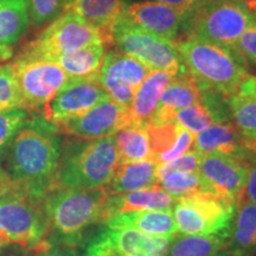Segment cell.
<instances>
[{"instance_id": "6da1fadb", "label": "cell", "mask_w": 256, "mask_h": 256, "mask_svg": "<svg viewBox=\"0 0 256 256\" xmlns=\"http://www.w3.org/2000/svg\"><path fill=\"white\" fill-rule=\"evenodd\" d=\"M52 126L46 121L28 120L4 148V170L11 183L40 197L56 186L62 159Z\"/></svg>"}, {"instance_id": "7a4b0ae2", "label": "cell", "mask_w": 256, "mask_h": 256, "mask_svg": "<svg viewBox=\"0 0 256 256\" xmlns=\"http://www.w3.org/2000/svg\"><path fill=\"white\" fill-rule=\"evenodd\" d=\"M108 194L104 188H51L43 204L49 226V242L74 247L84 230L104 220Z\"/></svg>"}, {"instance_id": "3957f363", "label": "cell", "mask_w": 256, "mask_h": 256, "mask_svg": "<svg viewBox=\"0 0 256 256\" xmlns=\"http://www.w3.org/2000/svg\"><path fill=\"white\" fill-rule=\"evenodd\" d=\"M174 46L200 92H212L229 98L249 76L247 64L229 48L194 37L176 40Z\"/></svg>"}, {"instance_id": "277c9868", "label": "cell", "mask_w": 256, "mask_h": 256, "mask_svg": "<svg viewBox=\"0 0 256 256\" xmlns=\"http://www.w3.org/2000/svg\"><path fill=\"white\" fill-rule=\"evenodd\" d=\"M44 197L10 184L0 196V247L17 244L31 252L49 248Z\"/></svg>"}, {"instance_id": "5b68a950", "label": "cell", "mask_w": 256, "mask_h": 256, "mask_svg": "<svg viewBox=\"0 0 256 256\" xmlns=\"http://www.w3.org/2000/svg\"><path fill=\"white\" fill-rule=\"evenodd\" d=\"M62 156L56 185L74 188H104L119 166L114 136L84 140Z\"/></svg>"}, {"instance_id": "8992f818", "label": "cell", "mask_w": 256, "mask_h": 256, "mask_svg": "<svg viewBox=\"0 0 256 256\" xmlns=\"http://www.w3.org/2000/svg\"><path fill=\"white\" fill-rule=\"evenodd\" d=\"M254 19L246 2L206 0L186 14L182 28L186 37L232 49Z\"/></svg>"}, {"instance_id": "52a82bcc", "label": "cell", "mask_w": 256, "mask_h": 256, "mask_svg": "<svg viewBox=\"0 0 256 256\" xmlns=\"http://www.w3.org/2000/svg\"><path fill=\"white\" fill-rule=\"evenodd\" d=\"M238 202L210 191H197L176 200L174 220L185 235H216L230 232Z\"/></svg>"}, {"instance_id": "ba28073f", "label": "cell", "mask_w": 256, "mask_h": 256, "mask_svg": "<svg viewBox=\"0 0 256 256\" xmlns=\"http://www.w3.org/2000/svg\"><path fill=\"white\" fill-rule=\"evenodd\" d=\"M112 46L151 70H162L174 76L185 70L174 43L133 24L124 12L113 28Z\"/></svg>"}, {"instance_id": "9c48e42d", "label": "cell", "mask_w": 256, "mask_h": 256, "mask_svg": "<svg viewBox=\"0 0 256 256\" xmlns=\"http://www.w3.org/2000/svg\"><path fill=\"white\" fill-rule=\"evenodd\" d=\"M23 108L40 112L52 100L69 76L60 64L22 51L11 62Z\"/></svg>"}, {"instance_id": "30bf717a", "label": "cell", "mask_w": 256, "mask_h": 256, "mask_svg": "<svg viewBox=\"0 0 256 256\" xmlns=\"http://www.w3.org/2000/svg\"><path fill=\"white\" fill-rule=\"evenodd\" d=\"M98 43H104L98 28L74 12L63 11L34 40L28 42L22 51L55 60Z\"/></svg>"}, {"instance_id": "8fae6325", "label": "cell", "mask_w": 256, "mask_h": 256, "mask_svg": "<svg viewBox=\"0 0 256 256\" xmlns=\"http://www.w3.org/2000/svg\"><path fill=\"white\" fill-rule=\"evenodd\" d=\"M174 238L104 226L89 240L83 256H165Z\"/></svg>"}, {"instance_id": "7c38bea8", "label": "cell", "mask_w": 256, "mask_h": 256, "mask_svg": "<svg viewBox=\"0 0 256 256\" xmlns=\"http://www.w3.org/2000/svg\"><path fill=\"white\" fill-rule=\"evenodd\" d=\"M150 72L151 69L138 60L112 50L102 60L98 82L112 101L130 110L138 89Z\"/></svg>"}, {"instance_id": "4fadbf2b", "label": "cell", "mask_w": 256, "mask_h": 256, "mask_svg": "<svg viewBox=\"0 0 256 256\" xmlns=\"http://www.w3.org/2000/svg\"><path fill=\"white\" fill-rule=\"evenodd\" d=\"M132 122V115L128 108L107 98L94 106L87 113L56 124L55 127L76 139L95 140L114 136Z\"/></svg>"}, {"instance_id": "5bb4252c", "label": "cell", "mask_w": 256, "mask_h": 256, "mask_svg": "<svg viewBox=\"0 0 256 256\" xmlns=\"http://www.w3.org/2000/svg\"><path fill=\"white\" fill-rule=\"evenodd\" d=\"M98 80L69 78L42 110L44 120L54 126L87 113L94 106L107 100Z\"/></svg>"}, {"instance_id": "9a60e30c", "label": "cell", "mask_w": 256, "mask_h": 256, "mask_svg": "<svg viewBox=\"0 0 256 256\" xmlns=\"http://www.w3.org/2000/svg\"><path fill=\"white\" fill-rule=\"evenodd\" d=\"M198 172L208 191L238 202L247 183V159L226 154H206L203 156Z\"/></svg>"}, {"instance_id": "2e32d148", "label": "cell", "mask_w": 256, "mask_h": 256, "mask_svg": "<svg viewBox=\"0 0 256 256\" xmlns=\"http://www.w3.org/2000/svg\"><path fill=\"white\" fill-rule=\"evenodd\" d=\"M124 14L133 24L174 43L186 14L158 2H138L124 6Z\"/></svg>"}, {"instance_id": "e0dca14e", "label": "cell", "mask_w": 256, "mask_h": 256, "mask_svg": "<svg viewBox=\"0 0 256 256\" xmlns=\"http://www.w3.org/2000/svg\"><path fill=\"white\" fill-rule=\"evenodd\" d=\"M194 150L202 156L226 154L242 159L249 156L244 139L230 121L215 122L198 133Z\"/></svg>"}, {"instance_id": "ac0fdd59", "label": "cell", "mask_w": 256, "mask_h": 256, "mask_svg": "<svg viewBox=\"0 0 256 256\" xmlns=\"http://www.w3.org/2000/svg\"><path fill=\"white\" fill-rule=\"evenodd\" d=\"M124 6V0H66L63 11L74 12L95 26L100 31L104 46H110L113 28Z\"/></svg>"}, {"instance_id": "d6986e66", "label": "cell", "mask_w": 256, "mask_h": 256, "mask_svg": "<svg viewBox=\"0 0 256 256\" xmlns=\"http://www.w3.org/2000/svg\"><path fill=\"white\" fill-rule=\"evenodd\" d=\"M102 223L110 228L136 229L147 235L160 238H174L179 234L172 210H145L115 214Z\"/></svg>"}, {"instance_id": "ffe728a7", "label": "cell", "mask_w": 256, "mask_h": 256, "mask_svg": "<svg viewBox=\"0 0 256 256\" xmlns=\"http://www.w3.org/2000/svg\"><path fill=\"white\" fill-rule=\"evenodd\" d=\"M200 102H202V94L196 80L184 70L172 80L162 92L154 114L148 122L164 124L174 121L177 112Z\"/></svg>"}, {"instance_id": "44dd1931", "label": "cell", "mask_w": 256, "mask_h": 256, "mask_svg": "<svg viewBox=\"0 0 256 256\" xmlns=\"http://www.w3.org/2000/svg\"><path fill=\"white\" fill-rule=\"evenodd\" d=\"M176 200H177L168 194L159 184L116 196H108L104 206V220L115 214L130 211L171 210Z\"/></svg>"}, {"instance_id": "7402d4cb", "label": "cell", "mask_w": 256, "mask_h": 256, "mask_svg": "<svg viewBox=\"0 0 256 256\" xmlns=\"http://www.w3.org/2000/svg\"><path fill=\"white\" fill-rule=\"evenodd\" d=\"M224 252L232 256H256V206L243 192L236 206Z\"/></svg>"}, {"instance_id": "603a6c76", "label": "cell", "mask_w": 256, "mask_h": 256, "mask_svg": "<svg viewBox=\"0 0 256 256\" xmlns=\"http://www.w3.org/2000/svg\"><path fill=\"white\" fill-rule=\"evenodd\" d=\"M174 78V74L162 70L150 72L138 89L130 108L133 122L145 124L152 119L162 92Z\"/></svg>"}, {"instance_id": "cb8c5ba5", "label": "cell", "mask_w": 256, "mask_h": 256, "mask_svg": "<svg viewBox=\"0 0 256 256\" xmlns=\"http://www.w3.org/2000/svg\"><path fill=\"white\" fill-rule=\"evenodd\" d=\"M159 162L153 160H139V162L119 164L114 177L104 188L108 196L127 194L142 190L156 184V166Z\"/></svg>"}, {"instance_id": "d4e9b609", "label": "cell", "mask_w": 256, "mask_h": 256, "mask_svg": "<svg viewBox=\"0 0 256 256\" xmlns=\"http://www.w3.org/2000/svg\"><path fill=\"white\" fill-rule=\"evenodd\" d=\"M31 26L26 0H0V44L14 48Z\"/></svg>"}, {"instance_id": "484cf974", "label": "cell", "mask_w": 256, "mask_h": 256, "mask_svg": "<svg viewBox=\"0 0 256 256\" xmlns=\"http://www.w3.org/2000/svg\"><path fill=\"white\" fill-rule=\"evenodd\" d=\"M104 57V44L98 43L60 56L55 62L60 64L69 78L98 80Z\"/></svg>"}, {"instance_id": "4316f807", "label": "cell", "mask_w": 256, "mask_h": 256, "mask_svg": "<svg viewBox=\"0 0 256 256\" xmlns=\"http://www.w3.org/2000/svg\"><path fill=\"white\" fill-rule=\"evenodd\" d=\"M229 119L238 130L249 154L256 150V98L250 92L238 90L228 100Z\"/></svg>"}, {"instance_id": "83f0119b", "label": "cell", "mask_w": 256, "mask_h": 256, "mask_svg": "<svg viewBox=\"0 0 256 256\" xmlns=\"http://www.w3.org/2000/svg\"><path fill=\"white\" fill-rule=\"evenodd\" d=\"M120 164L152 160L146 126L132 122L114 134Z\"/></svg>"}, {"instance_id": "f1b7e54d", "label": "cell", "mask_w": 256, "mask_h": 256, "mask_svg": "<svg viewBox=\"0 0 256 256\" xmlns=\"http://www.w3.org/2000/svg\"><path fill=\"white\" fill-rule=\"evenodd\" d=\"M230 232L174 238L165 256H214L224 250Z\"/></svg>"}, {"instance_id": "f546056e", "label": "cell", "mask_w": 256, "mask_h": 256, "mask_svg": "<svg viewBox=\"0 0 256 256\" xmlns=\"http://www.w3.org/2000/svg\"><path fill=\"white\" fill-rule=\"evenodd\" d=\"M159 184L172 197L178 198L197 191H208L200 172H174L160 179Z\"/></svg>"}, {"instance_id": "4dcf8cb0", "label": "cell", "mask_w": 256, "mask_h": 256, "mask_svg": "<svg viewBox=\"0 0 256 256\" xmlns=\"http://www.w3.org/2000/svg\"><path fill=\"white\" fill-rule=\"evenodd\" d=\"M153 162H158L160 154L168 151L177 140L180 126L176 121L164 124H145Z\"/></svg>"}, {"instance_id": "1f68e13d", "label": "cell", "mask_w": 256, "mask_h": 256, "mask_svg": "<svg viewBox=\"0 0 256 256\" xmlns=\"http://www.w3.org/2000/svg\"><path fill=\"white\" fill-rule=\"evenodd\" d=\"M174 121L194 136L216 122L214 115L202 102L177 112Z\"/></svg>"}, {"instance_id": "d6a6232c", "label": "cell", "mask_w": 256, "mask_h": 256, "mask_svg": "<svg viewBox=\"0 0 256 256\" xmlns=\"http://www.w3.org/2000/svg\"><path fill=\"white\" fill-rule=\"evenodd\" d=\"M23 108L11 63H0V112Z\"/></svg>"}, {"instance_id": "836d02e7", "label": "cell", "mask_w": 256, "mask_h": 256, "mask_svg": "<svg viewBox=\"0 0 256 256\" xmlns=\"http://www.w3.org/2000/svg\"><path fill=\"white\" fill-rule=\"evenodd\" d=\"M31 25L40 28L55 20L63 12L66 0H26Z\"/></svg>"}, {"instance_id": "e575fe53", "label": "cell", "mask_w": 256, "mask_h": 256, "mask_svg": "<svg viewBox=\"0 0 256 256\" xmlns=\"http://www.w3.org/2000/svg\"><path fill=\"white\" fill-rule=\"evenodd\" d=\"M30 120V112L18 107L0 112V151L11 142L16 133Z\"/></svg>"}, {"instance_id": "d590c367", "label": "cell", "mask_w": 256, "mask_h": 256, "mask_svg": "<svg viewBox=\"0 0 256 256\" xmlns=\"http://www.w3.org/2000/svg\"><path fill=\"white\" fill-rule=\"evenodd\" d=\"M203 159V156L198 153L194 150H190V151L185 153L179 158L171 160V162H159L156 166V183L170 174L174 172H196L198 171L200 164Z\"/></svg>"}, {"instance_id": "8d00e7d4", "label": "cell", "mask_w": 256, "mask_h": 256, "mask_svg": "<svg viewBox=\"0 0 256 256\" xmlns=\"http://www.w3.org/2000/svg\"><path fill=\"white\" fill-rule=\"evenodd\" d=\"M232 50L244 60L246 64L256 66V17L240 36Z\"/></svg>"}, {"instance_id": "74e56055", "label": "cell", "mask_w": 256, "mask_h": 256, "mask_svg": "<svg viewBox=\"0 0 256 256\" xmlns=\"http://www.w3.org/2000/svg\"><path fill=\"white\" fill-rule=\"evenodd\" d=\"M194 139H196V136L192 134L191 132L185 130V128L180 127V130H179L178 138L176 140V142L174 144V146L162 153V154L159 156L158 158V162H171V160H174L182 156L185 153L190 151V148L194 146Z\"/></svg>"}, {"instance_id": "f35d334b", "label": "cell", "mask_w": 256, "mask_h": 256, "mask_svg": "<svg viewBox=\"0 0 256 256\" xmlns=\"http://www.w3.org/2000/svg\"><path fill=\"white\" fill-rule=\"evenodd\" d=\"M244 194L256 206V150L247 156V183Z\"/></svg>"}, {"instance_id": "ab89813d", "label": "cell", "mask_w": 256, "mask_h": 256, "mask_svg": "<svg viewBox=\"0 0 256 256\" xmlns=\"http://www.w3.org/2000/svg\"><path fill=\"white\" fill-rule=\"evenodd\" d=\"M152 2H158L162 4L172 6V8L184 12L185 14H188L206 0H152Z\"/></svg>"}, {"instance_id": "60d3db41", "label": "cell", "mask_w": 256, "mask_h": 256, "mask_svg": "<svg viewBox=\"0 0 256 256\" xmlns=\"http://www.w3.org/2000/svg\"><path fill=\"white\" fill-rule=\"evenodd\" d=\"M32 254L34 256H78L74 247L62 244H51L49 248Z\"/></svg>"}, {"instance_id": "b9f144b4", "label": "cell", "mask_w": 256, "mask_h": 256, "mask_svg": "<svg viewBox=\"0 0 256 256\" xmlns=\"http://www.w3.org/2000/svg\"><path fill=\"white\" fill-rule=\"evenodd\" d=\"M240 90L250 92L254 98H256V78L248 76V78L244 80V82L241 84V87H240Z\"/></svg>"}, {"instance_id": "7bdbcfd3", "label": "cell", "mask_w": 256, "mask_h": 256, "mask_svg": "<svg viewBox=\"0 0 256 256\" xmlns=\"http://www.w3.org/2000/svg\"><path fill=\"white\" fill-rule=\"evenodd\" d=\"M14 56V48L5 46L0 44V63H6L8 60H11Z\"/></svg>"}, {"instance_id": "ee69618b", "label": "cell", "mask_w": 256, "mask_h": 256, "mask_svg": "<svg viewBox=\"0 0 256 256\" xmlns=\"http://www.w3.org/2000/svg\"><path fill=\"white\" fill-rule=\"evenodd\" d=\"M10 184H11V180H10L8 176L6 174L4 168L0 165V190H4V188H8Z\"/></svg>"}, {"instance_id": "f6af8a7d", "label": "cell", "mask_w": 256, "mask_h": 256, "mask_svg": "<svg viewBox=\"0 0 256 256\" xmlns=\"http://www.w3.org/2000/svg\"><path fill=\"white\" fill-rule=\"evenodd\" d=\"M0 256H28L26 252L17 250V249H4L0 252Z\"/></svg>"}, {"instance_id": "bcb514c9", "label": "cell", "mask_w": 256, "mask_h": 256, "mask_svg": "<svg viewBox=\"0 0 256 256\" xmlns=\"http://www.w3.org/2000/svg\"><path fill=\"white\" fill-rule=\"evenodd\" d=\"M246 5L249 11L256 17V0H246Z\"/></svg>"}, {"instance_id": "7dc6e473", "label": "cell", "mask_w": 256, "mask_h": 256, "mask_svg": "<svg viewBox=\"0 0 256 256\" xmlns=\"http://www.w3.org/2000/svg\"><path fill=\"white\" fill-rule=\"evenodd\" d=\"M214 256H232L230 254H228V252H217V254H215Z\"/></svg>"}, {"instance_id": "c3c4849f", "label": "cell", "mask_w": 256, "mask_h": 256, "mask_svg": "<svg viewBox=\"0 0 256 256\" xmlns=\"http://www.w3.org/2000/svg\"><path fill=\"white\" fill-rule=\"evenodd\" d=\"M4 190H5V188H4ZM4 190H0V196H2V191H4Z\"/></svg>"}, {"instance_id": "681fc988", "label": "cell", "mask_w": 256, "mask_h": 256, "mask_svg": "<svg viewBox=\"0 0 256 256\" xmlns=\"http://www.w3.org/2000/svg\"><path fill=\"white\" fill-rule=\"evenodd\" d=\"M238 2H246V0H238Z\"/></svg>"}]
</instances>
